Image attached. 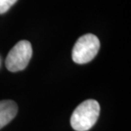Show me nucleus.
<instances>
[{"instance_id":"f257e3e1","label":"nucleus","mask_w":131,"mask_h":131,"mask_svg":"<svg viewBox=\"0 0 131 131\" xmlns=\"http://www.w3.org/2000/svg\"><path fill=\"white\" fill-rule=\"evenodd\" d=\"M101 107L95 100H87L82 102L73 111L71 117V125L76 131H88L97 121Z\"/></svg>"},{"instance_id":"f03ea898","label":"nucleus","mask_w":131,"mask_h":131,"mask_svg":"<svg viewBox=\"0 0 131 131\" xmlns=\"http://www.w3.org/2000/svg\"><path fill=\"white\" fill-rule=\"evenodd\" d=\"M100 46L99 38L94 34H84L78 39L72 48V58L77 64H86L97 54Z\"/></svg>"},{"instance_id":"7ed1b4c3","label":"nucleus","mask_w":131,"mask_h":131,"mask_svg":"<svg viewBox=\"0 0 131 131\" xmlns=\"http://www.w3.org/2000/svg\"><path fill=\"white\" fill-rule=\"evenodd\" d=\"M32 56V48L30 42L21 40L15 44L9 52L5 61L7 69L16 72L24 70L27 67Z\"/></svg>"},{"instance_id":"20e7f679","label":"nucleus","mask_w":131,"mask_h":131,"mask_svg":"<svg viewBox=\"0 0 131 131\" xmlns=\"http://www.w3.org/2000/svg\"><path fill=\"white\" fill-rule=\"evenodd\" d=\"M18 112L17 104L13 101H0V129L11 122Z\"/></svg>"},{"instance_id":"39448f33","label":"nucleus","mask_w":131,"mask_h":131,"mask_svg":"<svg viewBox=\"0 0 131 131\" xmlns=\"http://www.w3.org/2000/svg\"><path fill=\"white\" fill-rule=\"evenodd\" d=\"M16 2L17 0H0V15L6 13Z\"/></svg>"}]
</instances>
